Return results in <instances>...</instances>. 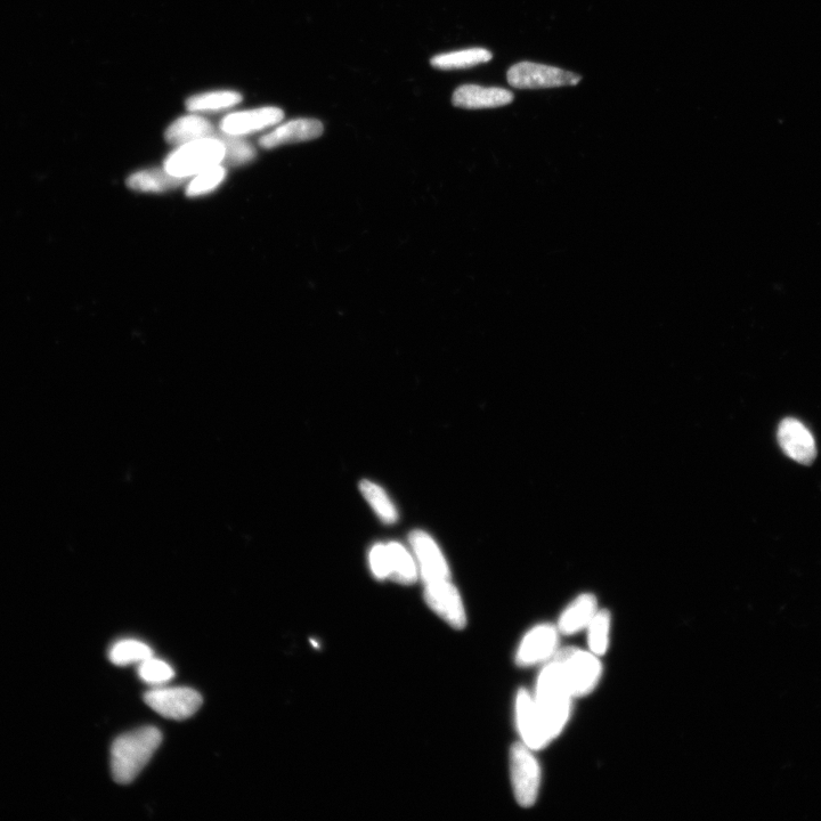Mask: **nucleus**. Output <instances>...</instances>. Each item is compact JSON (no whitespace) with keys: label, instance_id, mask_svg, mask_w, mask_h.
Returning a JSON list of instances; mask_svg holds the SVG:
<instances>
[{"label":"nucleus","instance_id":"obj_17","mask_svg":"<svg viewBox=\"0 0 821 821\" xmlns=\"http://www.w3.org/2000/svg\"><path fill=\"white\" fill-rule=\"evenodd\" d=\"M213 124L199 115H189L178 118L166 130V141L169 144L181 146L190 142L214 138Z\"/></svg>","mask_w":821,"mask_h":821},{"label":"nucleus","instance_id":"obj_6","mask_svg":"<svg viewBox=\"0 0 821 821\" xmlns=\"http://www.w3.org/2000/svg\"><path fill=\"white\" fill-rule=\"evenodd\" d=\"M507 79L517 89H544L576 86L582 77L550 65L520 62L509 69Z\"/></svg>","mask_w":821,"mask_h":821},{"label":"nucleus","instance_id":"obj_5","mask_svg":"<svg viewBox=\"0 0 821 821\" xmlns=\"http://www.w3.org/2000/svg\"><path fill=\"white\" fill-rule=\"evenodd\" d=\"M511 778L520 807L531 808L538 799L541 769L530 747L517 743L511 749Z\"/></svg>","mask_w":821,"mask_h":821},{"label":"nucleus","instance_id":"obj_7","mask_svg":"<svg viewBox=\"0 0 821 821\" xmlns=\"http://www.w3.org/2000/svg\"><path fill=\"white\" fill-rule=\"evenodd\" d=\"M146 705L161 717L182 721L198 712L202 697L191 688L153 689L144 695Z\"/></svg>","mask_w":821,"mask_h":821},{"label":"nucleus","instance_id":"obj_11","mask_svg":"<svg viewBox=\"0 0 821 821\" xmlns=\"http://www.w3.org/2000/svg\"><path fill=\"white\" fill-rule=\"evenodd\" d=\"M778 442L787 457L802 465H810L816 459L815 438L799 420L787 418L780 422Z\"/></svg>","mask_w":821,"mask_h":821},{"label":"nucleus","instance_id":"obj_10","mask_svg":"<svg viewBox=\"0 0 821 821\" xmlns=\"http://www.w3.org/2000/svg\"><path fill=\"white\" fill-rule=\"evenodd\" d=\"M559 630L550 624L538 625L528 632L520 644L516 662L519 666H533L547 662L558 652Z\"/></svg>","mask_w":821,"mask_h":821},{"label":"nucleus","instance_id":"obj_27","mask_svg":"<svg viewBox=\"0 0 821 821\" xmlns=\"http://www.w3.org/2000/svg\"><path fill=\"white\" fill-rule=\"evenodd\" d=\"M137 672L138 677L149 685H164L175 677L172 666L156 657L138 664Z\"/></svg>","mask_w":821,"mask_h":821},{"label":"nucleus","instance_id":"obj_3","mask_svg":"<svg viewBox=\"0 0 821 821\" xmlns=\"http://www.w3.org/2000/svg\"><path fill=\"white\" fill-rule=\"evenodd\" d=\"M573 698L589 695L598 686L603 665L597 655L579 648L558 650L552 658Z\"/></svg>","mask_w":821,"mask_h":821},{"label":"nucleus","instance_id":"obj_16","mask_svg":"<svg viewBox=\"0 0 821 821\" xmlns=\"http://www.w3.org/2000/svg\"><path fill=\"white\" fill-rule=\"evenodd\" d=\"M597 613L598 603L595 596L585 593V595L577 597L560 616L558 622L559 633L572 636V634L588 629Z\"/></svg>","mask_w":821,"mask_h":821},{"label":"nucleus","instance_id":"obj_24","mask_svg":"<svg viewBox=\"0 0 821 821\" xmlns=\"http://www.w3.org/2000/svg\"><path fill=\"white\" fill-rule=\"evenodd\" d=\"M360 490L363 497L367 499L376 514L386 524H393L397 520V510L390 501L388 495L375 483L370 481H362Z\"/></svg>","mask_w":821,"mask_h":821},{"label":"nucleus","instance_id":"obj_8","mask_svg":"<svg viewBox=\"0 0 821 821\" xmlns=\"http://www.w3.org/2000/svg\"><path fill=\"white\" fill-rule=\"evenodd\" d=\"M425 599L428 606L453 629L466 627L465 607L458 589L450 580L425 583Z\"/></svg>","mask_w":821,"mask_h":821},{"label":"nucleus","instance_id":"obj_15","mask_svg":"<svg viewBox=\"0 0 821 821\" xmlns=\"http://www.w3.org/2000/svg\"><path fill=\"white\" fill-rule=\"evenodd\" d=\"M512 101L514 94L508 89L477 85H463L455 89L452 97L454 107L467 110L500 108Z\"/></svg>","mask_w":821,"mask_h":821},{"label":"nucleus","instance_id":"obj_25","mask_svg":"<svg viewBox=\"0 0 821 821\" xmlns=\"http://www.w3.org/2000/svg\"><path fill=\"white\" fill-rule=\"evenodd\" d=\"M609 630H611V614L606 609L598 611L588 627V642L590 652L597 656H604L609 645Z\"/></svg>","mask_w":821,"mask_h":821},{"label":"nucleus","instance_id":"obj_4","mask_svg":"<svg viewBox=\"0 0 821 821\" xmlns=\"http://www.w3.org/2000/svg\"><path fill=\"white\" fill-rule=\"evenodd\" d=\"M225 148L218 138H203L178 146L165 160L164 168L169 174L190 178L203 170L222 165Z\"/></svg>","mask_w":821,"mask_h":821},{"label":"nucleus","instance_id":"obj_9","mask_svg":"<svg viewBox=\"0 0 821 821\" xmlns=\"http://www.w3.org/2000/svg\"><path fill=\"white\" fill-rule=\"evenodd\" d=\"M516 721L523 743L532 751L544 749L552 741L543 725L534 697L520 689L516 698Z\"/></svg>","mask_w":821,"mask_h":821},{"label":"nucleus","instance_id":"obj_13","mask_svg":"<svg viewBox=\"0 0 821 821\" xmlns=\"http://www.w3.org/2000/svg\"><path fill=\"white\" fill-rule=\"evenodd\" d=\"M414 554L420 564V575L425 583L450 580V569L440 548L430 536L422 531L410 535Z\"/></svg>","mask_w":821,"mask_h":821},{"label":"nucleus","instance_id":"obj_22","mask_svg":"<svg viewBox=\"0 0 821 821\" xmlns=\"http://www.w3.org/2000/svg\"><path fill=\"white\" fill-rule=\"evenodd\" d=\"M151 657H153L151 647L134 639L117 641L109 650V660L117 666L140 664Z\"/></svg>","mask_w":821,"mask_h":821},{"label":"nucleus","instance_id":"obj_21","mask_svg":"<svg viewBox=\"0 0 821 821\" xmlns=\"http://www.w3.org/2000/svg\"><path fill=\"white\" fill-rule=\"evenodd\" d=\"M241 101L238 92L216 91L191 96L185 105L191 112H216L234 108Z\"/></svg>","mask_w":821,"mask_h":821},{"label":"nucleus","instance_id":"obj_20","mask_svg":"<svg viewBox=\"0 0 821 821\" xmlns=\"http://www.w3.org/2000/svg\"><path fill=\"white\" fill-rule=\"evenodd\" d=\"M390 566V579L398 583L412 584L418 579V567L410 552L402 544L389 543L387 546Z\"/></svg>","mask_w":821,"mask_h":821},{"label":"nucleus","instance_id":"obj_1","mask_svg":"<svg viewBox=\"0 0 821 821\" xmlns=\"http://www.w3.org/2000/svg\"><path fill=\"white\" fill-rule=\"evenodd\" d=\"M162 742L160 730L144 727L116 739L111 749V772L118 784L127 785L141 774Z\"/></svg>","mask_w":821,"mask_h":821},{"label":"nucleus","instance_id":"obj_18","mask_svg":"<svg viewBox=\"0 0 821 821\" xmlns=\"http://www.w3.org/2000/svg\"><path fill=\"white\" fill-rule=\"evenodd\" d=\"M188 180L169 174L165 168H153L133 174L128 178L127 185L137 192L161 193L180 188Z\"/></svg>","mask_w":821,"mask_h":821},{"label":"nucleus","instance_id":"obj_23","mask_svg":"<svg viewBox=\"0 0 821 821\" xmlns=\"http://www.w3.org/2000/svg\"><path fill=\"white\" fill-rule=\"evenodd\" d=\"M214 138H218L224 144L225 156L222 165L233 167L247 165L257 156L254 146L242 140L240 136L227 135L219 130Z\"/></svg>","mask_w":821,"mask_h":821},{"label":"nucleus","instance_id":"obj_14","mask_svg":"<svg viewBox=\"0 0 821 821\" xmlns=\"http://www.w3.org/2000/svg\"><path fill=\"white\" fill-rule=\"evenodd\" d=\"M324 127L316 119H296L276 127L271 133L259 140L263 149L271 150L287 144H295L316 140L322 136Z\"/></svg>","mask_w":821,"mask_h":821},{"label":"nucleus","instance_id":"obj_12","mask_svg":"<svg viewBox=\"0 0 821 821\" xmlns=\"http://www.w3.org/2000/svg\"><path fill=\"white\" fill-rule=\"evenodd\" d=\"M283 119L284 112L275 107L234 112L222 120L219 130L227 135L242 137L279 125Z\"/></svg>","mask_w":821,"mask_h":821},{"label":"nucleus","instance_id":"obj_2","mask_svg":"<svg viewBox=\"0 0 821 821\" xmlns=\"http://www.w3.org/2000/svg\"><path fill=\"white\" fill-rule=\"evenodd\" d=\"M572 699L557 664L551 661L540 673L534 697L551 741L562 734L567 725L572 712Z\"/></svg>","mask_w":821,"mask_h":821},{"label":"nucleus","instance_id":"obj_28","mask_svg":"<svg viewBox=\"0 0 821 821\" xmlns=\"http://www.w3.org/2000/svg\"><path fill=\"white\" fill-rule=\"evenodd\" d=\"M370 567L373 575L378 580H385L390 577V566L387 546L376 544L370 552Z\"/></svg>","mask_w":821,"mask_h":821},{"label":"nucleus","instance_id":"obj_26","mask_svg":"<svg viewBox=\"0 0 821 821\" xmlns=\"http://www.w3.org/2000/svg\"><path fill=\"white\" fill-rule=\"evenodd\" d=\"M225 177L226 169L222 165L203 170L200 174L195 175L189 183L188 188H186V195L195 198L213 192L224 182Z\"/></svg>","mask_w":821,"mask_h":821},{"label":"nucleus","instance_id":"obj_19","mask_svg":"<svg viewBox=\"0 0 821 821\" xmlns=\"http://www.w3.org/2000/svg\"><path fill=\"white\" fill-rule=\"evenodd\" d=\"M493 55L485 48H469L451 53L434 56L430 63L440 70H458L476 67V65L490 62Z\"/></svg>","mask_w":821,"mask_h":821}]
</instances>
